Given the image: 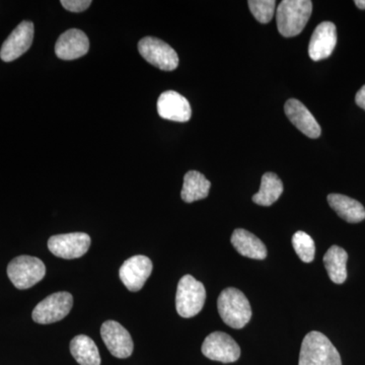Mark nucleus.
Masks as SVG:
<instances>
[{"mask_svg":"<svg viewBox=\"0 0 365 365\" xmlns=\"http://www.w3.org/2000/svg\"><path fill=\"white\" fill-rule=\"evenodd\" d=\"M312 11L313 2L311 0H283L276 14L278 31L283 37L299 35L311 18Z\"/></svg>","mask_w":365,"mask_h":365,"instance_id":"nucleus-1","label":"nucleus"},{"mask_svg":"<svg viewBox=\"0 0 365 365\" xmlns=\"http://www.w3.org/2000/svg\"><path fill=\"white\" fill-rule=\"evenodd\" d=\"M299 365H342V360L329 338L313 331L302 341Z\"/></svg>","mask_w":365,"mask_h":365,"instance_id":"nucleus-2","label":"nucleus"},{"mask_svg":"<svg viewBox=\"0 0 365 365\" xmlns=\"http://www.w3.org/2000/svg\"><path fill=\"white\" fill-rule=\"evenodd\" d=\"M217 309L220 318L232 329L244 328L252 318L251 304L246 295L237 288L222 290L217 299Z\"/></svg>","mask_w":365,"mask_h":365,"instance_id":"nucleus-3","label":"nucleus"},{"mask_svg":"<svg viewBox=\"0 0 365 365\" xmlns=\"http://www.w3.org/2000/svg\"><path fill=\"white\" fill-rule=\"evenodd\" d=\"M206 299L205 287L193 276H182L178 284L176 309L182 318H193L202 311Z\"/></svg>","mask_w":365,"mask_h":365,"instance_id":"nucleus-4","label":"nucleus"},{"mask_svg":"<svg viewBox=\"0 0 365 365\" xmlns=\"http://www.w3.org/2000/svg\"><path fill=\"white\" fill-rule=\"evenodd\" d=\"M46 275V266L39 258L19 256L7 266V276L18 289H29Z\"/></svg>","mask_w":365,"mask_h":365,"instance_id":"nucleus-5","label":"nucleus"},{"mask_svg":"<svg viewBox=\"0 0 365 365\" xmlns=\"http://www.w3.org/2000/svg\"><path fill=\"white\" fill-rule=\"evenodd\" d=\"M73 297L69 292H55L46 297L34 309L32 318L41 325L56 323L71 313Z\"/></svg>","mask_w":365,"mask_h":365,"instance_id":"nucleus-6","label":"nucleus"},{"mask_svg":"<svg viewBox=\"0 0 365 365\" xmlns=\"http://www.w3.org/2000/svg\"><path fill=\"white\" fill-rule=\"evenodd\" d=\"M138 50L148 63L160 71H173L179 66L177 52L169 44L157 38H143L139 41Z\"/></svg>","mask_w":365,"mask_h":365,"instance_id":"nucleus-7","label":"nucleus"},{"mask_svg":"<svg viewBox=\"0 0 365 365\" xmlns=\"http://www.w3.org/2000/svg\"><path fill=\"white\" fill-rule=\"evenodd\" d=\"M91 247V237L85 232L53 235L48 241V249L58 258L78 259L86 254Z\"/></svg>","mask_w":365,"mask_h":365,"instance_id":"nucleus-8","label":"nucleus"},{"mask_svg":"<svg viewBox=\"0 0 365 365\" xmlns=\"http://www.w3.org/2000/svg\"><path fill=\"white\" fill-rule=\"evenodd\" d=\"M204 356L222 364H232L241 356V348L230 335L213 332L204 340L201 347Z\"/></svg>","mask_w":365,"mask_h":365,"instance_id":"nucleus-9","label":"nucleus"},{"mask_svg":"<svg viewBox=\"0 0 365 365\" xmlns=\"http://www.w3.org/2000/svg\"><path fill=\"white\" fill-rule=\"evenodd\" d=\"M101 336L113 356L127 359L133 352V340L128 331L116 321H107L101 327Z\"/></svg>","mask_w":365,"mask_h":365,"instance_id":"nucleus-10","label":"nucleus"},{"mask_svg":"<svg viewBox=\"0 0 365 365\" xmlns=\"http://www.w3.org/2000/svg\"><path fill=\"white\" fill-rule=\"evenodd\" d=\"M153 262L143 255L131 257L124 262L119 271L120 279L127 289L139 292L153 272Z\"/></svg>","mask_w":365,"mask_h":365,"instance_id":"nucleus-11","label":"nucleus"},{"mask_svg":"<svg viewBox=\"0 0 365 365\" xmlns=\"http://www.w3.org/2000/svg\"><path fill=\"white\" fill-rule=\"evenodd\" d=\"M34 24L24 21L11 32L2 44L0 58L4 62H11L25 54L34 40Z\"/></svg>","mask_w":365,"mask_h":365,"instance_id":"nucleus-12","label":"nucleus"},{"mask_svg":"<svg viewBox=\"0 0 365 365\" xmlns=\"http://www.w3.org/2000/svg\"><path fill=\"white\" fill-rule=\"evenodd\" d=\"M337 44V30L331 21H324L317 26L309 45V55L314 61L331 56Z\"/></svg>","mask_w":365,"mask_h":365,"instance_id":"nucleus-13","label":"nucleus"},{"mask_svg":"<svg viewBox=\"0 0 365 365\" xmlns=\"http://www.w3.org/2000/svg\"><path fill=\"white\" fill-rule=\"evenodd\" d=\"M90 50V41L83 31L71 29L60 36L55 53L62 60H76L85 56Z\"/></svg>","mask_w":365,"mask_h":365,"instance_id":"nucleus-14","label":"nucleus"},{"mask_svg":"<svg viewBox=\"0 0 365 365\" xmlns=\"http://www.w3.org/2000/svg\"><path fill=\"white\" fill-rule=\"evenodd\" d=\"M158 113L163 119L176 122H188L192 110L188 100L174 91H168L160 96Z\"/></svg>","mask_w":365,"mask_h":365,"instance_id":"nucleus-15","label":"nucleus"},{"mask_svg":"<svg viewBox=\"0 0 365 365\" xmlns=\"http://www.w3.org/2000/svg\"><path fill=\"white\" fill-rule=\"evenodd\" d=\"M284 111L289 121L304 135L309 138H319L321 136V127L302 102L290 98L284 106Z\"/></svg>","mask_w":365,"mask_h":365,"instance_id":"nucleus-16","label":"nucleus"},{"mask_svg":"<svg viewBox=\"0 0 365 365\" xmlns=\"http://www.w3.org/2000/svg\"><path fill=\"white\" fill-rule=\"evenodd\" d=\"M230 242L237 253L247 258L264 260L267 257V249L265 245L248 230L237 228L232 232Z\"/></svg>","mask_w":365,"mask_h":365,"instance_id":"nucleus-17","label":"nucleus"},{"mask_svg":"<svg viewBox=\"0 0 365 365\" xmlns=\"http://www.w3.org/2000/svg\"><path fill=\"white\" fill-rule=\"evenodd\" d=\"M328 202L331 208L342 220L349 223H359L365 220V209L361 203L342 194H330Z\"/></svg>","mask_w":365,"mask_h":365,"instance_id":"nucleus-18","label":"nucleus"},{"mask_svg":"<svg viewBox=\"0 0 365 365\" xmlns=\"http://www.w3.org/2000/svg\"><path fill=\"white\" fill-rule=\"evenodd\" d=\"M211 182L197 170H190L184 177L181 192L182 200L186 203L195 202L208 196Z\"/></svg>","mask_w":365,"mask_h":365,"instance_id":"nucleus-19","label":"nucleus"},{"mask_svg":"<svg viewBox=\"0 0 365 365\" xmlns=\"http://www.w3.org/2000/svg\"><path fill=\"white\" fill-rule=\"evenodd\" d=\"M347 252L338 246L331 247L324 256L327 272L336 284H342L347 279Z\"/></svg>","mask_w":365,"mask_h":365,"instance_id":"nucleus-20","label":"nucleus"},{"mask_svg":"<svg viewBox=\"0 0 365 365\" xmlns=\"http://www.w3.org/2000/svg\"><path fill=\"white\" fill-rule=\"evenodd\" d=\"M71 352L81 365H101L100 352L88 336H76L71 342Z\"/></svg>","mask_w":365,"mask_h":365,"instance_id":"nucleus-21","label":"nucleus"},{"mask_svg":"<svg viewBox=\"0 0 365 365\" xmlns=\"http://www.w3.org/2000/svg\"><path fill=\"white\" fill-rule=\"evenodd\" d=\"M283 193V184L277 175L266 173L262 177L261 188L253 196L255 203L261 206H271L279 199Z\"/></svg>","mask_w":365,"mask_h":365,"instance_id":"nucleus-22","label":"nucleus"},{"mask_svg":"<svg viewBox=\"0 0 365 365\" xmlns=\"http://www.w3.org/2000/svg\"><path fill=\"white\" fill-rule=\"evenodd\" d=\"M292 246H294L295 253L297 254L300 260L304 263H311L314 261L316 246H314V242L311 235L302 232V230L295 232L292 237Z\"/></svg>","mask_w":365,"mask_h":365,"instance_id":"nucleus-23","label":"nucleus"},{"mask_svg":"<svg viewBox=\"0 0 365 365\" xmlns=\"http://www.w3.org/2000/svg\"><path fill=\"white\" fill-rule=\"evenodd\" d=\"M248 4L250 11L259 23L268 24L272 20L276 6L274 0H250Z\"/></svg>","mask_w":365,"mask_h":365,"instance_id":"nucleus-24","label":"nucleus"},{"mask_svg":"<svg viewBox=\"0 0 365 365\" xmlns=\"http://www.w3.org/2000/svg\"><path fill=\"white\" fill-rule=\"evenodd\" d=\"M60 4L64 9L72 13H81L91 6V0H62Z\"/></svg>","mask_w":365,"mask_h":365,"instance_id":"nucleus-25","label":"nucleus"},{"mask_svg":"<svg viewBox=\"0 0 365 365\" xmlns=\"http://www.w3.org/2000/svg\"><path fill=\"white\" fill-rule=\"evenodd\" d=\"M355 102H356L359 107L361 108V109H364L365 111V85L357 91Z\"/></svg>","mask_w":365,"mask_h":365,"instance_id":"nucleus-26","label":"nucleus"},{"mask_svg":"<svg viewBox=\"0 0 365 365\" xmlns=\"http://www.w3.org/2000/svg\"><path fill=\"white\" fill-rule=\"evenodd\" d=\"M354 4L359 9H365V0H356Z\"/></svg>","mask_w":365,"mask_h":365,"instance_id":"nucleus-27","label":"nucleus"}]
</instances>
